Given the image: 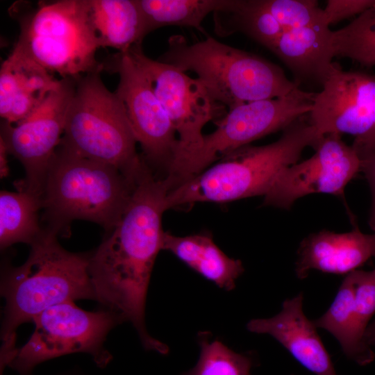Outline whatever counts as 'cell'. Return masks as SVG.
<instances>
[{
  "instance_id": "obj_1",
  "label": "cell",
  "mask_w": 375,
  "mask_h": 375,
  "mask_svg": "<svg viewBox=\"0 0 375 375\" xmlns=\"http://www.w3.org/2000/svg\"><path fill=\"white\" fill-rule=\"evenodd\" d=\"M171 190L167 180L149 167L135 183L113 229L90 255L89 273L96 300L132 323L144 347L167 354L168 347L153 338L144 324L148 286L165 232L162 216Z\"/></svg>"
},
{
  "instance_id": "obj_2",
  "label": "cell",
  "mask_w": 375,
  "mask_h": 375,
  "mask_svg": "<svg viewBox=\"0 0 375 375\" xmlns=\"http://www.w3.org/2000/svg\"><path fill=\"white\" fill-rule=\"evenodd\" d=\"M26 261L8 267L1 283L6 299L0 358L15 348L16 329L33 321L54 305L78 299H95L89 273L90 255L74 253L62 248L58 235L43 228L31 245Z\"/></svg>"
},
{
  "instance_id": "obj_3",
  "label": "cell",
  "mask_w": 375,
  "mask_h": 375,
  "mask_svg": "<svg viewBox=\"0 0 375 375\" xmlns=\"http://www.w3.org/2000/svg\"><path fill=\"white\" fill-rule=\"evenodd\" d=\"M276 141L262 146L247 145L172 188L167 209L197 202L225 203L265 196L279 174L298 162L308 147L315 148L322 135L308 115L290 125Z\"/></svg>"
},
{
  "instance_id": "obj_4",
  "label": "cell",
  "mask_w": 375,
  "mask_h": 375,
  "mask_svg": "<svg viewBox=\"0 0 375 375\" xmlns=\"http://www.w3.org/2000/svg\"><path fill=\"white\" fill-rule=\"evenodd\" d=\"M135 183L110 165L58 146L41 197L42 228L65 235L72 221L83 219L99 224L108 233L119 221Z\"/></svg>"
},
{
  "instance_id": "obj_5",
  "label": "cell",
  "mask_w": 375,
  "mask_h": 375,
  "mask_svg": "<svg viewBox=\"0 0 375 375\" xmlns=\"http://www.w3.org/2000/svg\"><path fill=\"white\" fill-rule=\"evenodd\" d=\"M157 60L196 74L212 97L228 110L284 97L299 87L275 63L210 36L190 44L183 35H172Z\"/></svg>"
},
{
  "instance_id": "obj_6",
  "label": "cell",
  "mask_w": 375,
  "mask_h": 375,
  "mask_svg": "<svg viewBox=\"0 0 375 375\" xmlns=\"http://www.w3.org/2000/svg\"><path fill=\"white\" fill-rule=\"evenodd\" d=\"M97 70L76 78L59 146L79 156L110 165L132 182L149 165L136 151L124 105Z\"/></svg>"
},
{
  "instance_id": "obj_7",
  "label": "cell",
  "mask_w": 375,
  "mask_h": 375,
  "mask_svg": "<svg viewBox=\"0 0 375 375\" xmlns=\"http://www.w3.org/2000/svg\"><path fill=\"white\" fill-rule=\"evenodd\" d=\"M19 24L15 48L49 72L77 78L103 70L96 58L99 48L90 27L87 0L40 1L13 4Z\"/></svg>"
},
{
  "instance_id": "obj_8",
  "label": "cell",
  "mask_w": 375,
  "mask_h": 375,
  "mask_svg": "<svg viewBox=\"0 0 375 375\" xmlns=\"http://www.w3.org/2000/svg\"><path fill=\"white\" fill-rule=\"evenodd\" d=\"M315 95V92L298 87L284 97L244 103L229 109L215 122V130L203 135L196 149L171 165L167 177L178 185L232 151L284 131L310 112Z\"/></svg>"
},
{
  "instance_id": "obj_9",
  "label": "cell",
  "mask_w": 375,
  "mask_h": 375,
  "mask_svg": "<svg viewBox=\"0 0 375 375\" xmlns=\"http://www.w3.org/2000/svg\"><path fill=\"white\" fill-rule=\"evenodd\" d=\"M33 322L35 328L30 339L0 362V372L8 367L19 375H32L41 362L80 352L90 354L99 367L104 368L112 358L104 347L106 336L124 321L109 309L89 312L66 301L47 308Z\"/></svg>"
},
{
  "instance_id": "obj_10",
  "label": "cell",
  "mask_w": 375,
  "mask_h": 375,
  "mask_svg": "<svg viewBox=\"0 0 375 375\" xmlns=\"http://www.w3.org/2000/svg\"><path fill=\"white\" fill-rule=\"evenodd\" d=\"M322 135L347 133L364 163L375 156V76L340 66L316 92L308 114Z\"/></svg>"
},
{
  "instance_id": "obj_11",
  "label": "cell",
  "mask_w": 375,
  "mask_h": 375,
  "mask_svg": "<svg viewBox=\"0 0 375 375\" xmlns=\"http://www.w3.org/2000/svg\"><path fill=\"white\" fill-rule=\"evenodd\" d=\"M126 52L149 79L176 130L178 148L173 163L201 144L203 127L222 119L227 112L226 107L212 97L197 78L147 56L142 44Z\"/></svg>"
},
{
  "instance_id": "obj_12",
  "label": "cell",
  "mask_w": 375,
  "mask_h": 375,
  "mask_svg": "<svg viewBox=\"0 0 375 375\" xmlns=\"http://www.w3.org/2000/svg\"><path fill=\"white\" fill-rule=\"evenodd\" d=\"M76 83V78H61L59 86L24 119L15 124L2 121L0 140L25 170L18 190L41 199L49 164L64 133Z\"/></svg>"
},
{
  "instance_id": "obj_13",
  "label": "cell",
  "mask_w": 375,
  "mask_h": 375,
  "mask_svg": "<svg viewBox=\"0 0 375 375\" xmlns=\"http://www.w3.org/2000/svg\"><path fill=\"white\" fill-rule=\"evenodd\" d=\"M103 67L119 74L115 92L124 105L136 141L142 149L141 156L151 168L167 170L177 153L178 139L149 79L126 51L112 55Z\"/></svg>"
},
{
  "instance_id": "obj_14",
  "label": "cell",
  "mask_w": 375,
  "mask_h": 375,
  "mask_svg": "<svg viewBox=\"0 0 375 375\" xmlns=\"http://www.w3.org/2000/svg\"><path fill=\"white\" fill-rule=\"evenodd\" d=\"M309 158L285 169L264 196L263 205L289 210L311 194L344 197V189L362 163L351 146L338 133L324 135Z\"/></svg>"
},
{
  "instance_id": "obj_15",
  "label": "cell",
  "mask_w": 375,
  "mask_h": 375,
  "mask_svg": "<svg viewBox=\"0 0 375 375\" xmlns=\"http://www.w3.org/2000/svg\"><path fill=\"white\" fill-rule=\"evenodd\" d=\"M303 294L285 300L276 315L250 320L247 329L269 334L304 367L316 375H338L313 321L303 311Z\"/></svg>"
},
{
  "instance_id": "obj_16",
  "label": "cell",
  "mask_w": 375,
  "mask_h": 375,
  "mask_svg": "<svg viewBox=\"0 0 375 375\" xmlns=\"http://www.w3.org/2000/svg\"><path fill=\"white\" fill-rule=\"evenodd\" d=\"M375 257V233L366 234L357 227L337 233L322 230L310 234L300 243L295 272L300 279L311 270L348 274Z\"/></svg>"
},
{
  "instance_id": "obj_17",
  "label": "cell",
  "mask_w": 375,
  "mask_h": 375,
  "mask_svg": "<svg viewBox=\"0 0 375 375\" xmlns=\"http://www.w3.org/2000/svg\"><path fill=\"white\" fill-rule=\"evenodd\" d=\"M60 79L16 48L0 69V116L15 124L35 110Z\"/></svg>"
},
{
  "instance_id": "obj_18",
  "label": "cell",
  "mask_w": 375,
  "mask_h": 375,
  "mask_svg": "<svg viewBox=\"0 0 375 375\" xmlns=\"http://www.w3.org/2000/svg\"><path fill=\"white\" fill-rule=\"evenodd\" d=\"M332 33L324 24L286 29L272 52L299 80L322 85L339 66L333 62Z\"/></svg>"
},
{
  "instance_id": "obj_19",
  "label": "cell",
  "mask_w": 375,
  "mask_h": 375,
  "mask_svg": "<svg viewBox=\"0 0 375 375\" xmlns=\"http://www.w3.org/2000/svg\"><path fill=\"white\" fill-rule=\"evenodd\" d=\"M87 9L99 48L126 52L148 34L138 0H87Z\"/></svg>"
},
{
  "instance_id": "obj_20",
  "label": "cell",
  "mask_w": 375,
  "mask_h": 375,
  "mask_svg": "<svg viewBox=\"0 0 375 375\" xmlns=\"http://www.w3.org/2000/svg\"><path fill=\"white\" fill-rule=\"evenodd\" d=\"M163 250L219 288L231 291L244 269L240 260L225 254L206 233L177 236L165 232Z\"/></svg>"
},
{
  "instance_id": "obj_21",
  "label": "cell",
  "mask_w": 375,
  "mask_h": 375,
  "mask_svg": "<svg viewBox=\"0 0 375 375\" xmlns=\"http://www.w3.org/2000/svg\"><path fill=\"white\" fill-rule=\"evenodd\" d=\"M313 323L316 328L327 331L336 338L348 358L360 365L373 361L375 354L365 342L358 324L351 272L342 281L329 308Z\"/></svg>"
},
{
  "instance_id": "obj_22",
  "label": "cell",
  "mask_w": 375,
  "mask_h": 375,
  "mask_svg": "<svg viewBox=\"0 0 375 375\" xmlns=\"http://www.w3.org/2000/svg\"><path fill=\"white\" fill-rule=\"evenodd\" d=\"M213 17L217 35L225 37L240 32L271 51L284 32L262 0H228Z\"/></svg>"
},
{
  "instance_id": "obj_23",
  "label": "cell",
  "mask_w": 375,
  "mask_h": 375,
  "mask_svg": "<svg viewBox=\"0 0 375 375\" xmlns=\"http://www.w3.org/2000/svg\"><path fill=\"white\" fill-rule=\"evenodd\" d=\"M41 199L23 190L0 192V247L5 249L13 244L31 245L42 233L38 212Z\"/></svg>"
},
{
  "instance_id": "obj_24",
  "label": "cell",
  "mask_w": 375,
  "mask_h": 375,
  "mask_svg": "<svg viewBox=\"0 0 375 375\" xmlns=\"http://www.w3.org/2000/svg\"><path fill=\"white\" fill-rule=\"evenodd\" d=\"M228 0H138L148 34L167 26L201 30L206 16L222 8Z\"/></svg>"
},
{
  "instance_id": "obj_25",
  "label": "cell",
  "mask_w": 375,
  "mask_h": 375,
  "mask_svg": "<svg viewBox=\"0 0 375 375\" xmlns=\"http://www.w3.org/2000/svg\"><path fill=\"white\" fill-rule=\"evenodd\" d=\"M335 57L348 58L365 67L375 65V5L344 27L333 31Z\"/></svg>"
},
{
  "instance_id": "obj_26",
  "label": "cell",
  "mask_w": 375,
  "mask_h": 375,
  "mask_svg": "<svg viewBox=\"0 0 375 375\" xmlns=\"http://www.w3.org/2000/svg\"><path fill=\"white\" fill-rule=\"evenodd\" d=\"M201 353L197 365L183 375H250L251 358L238 353L221 341L199 335Z\"/></svg>"
},
{
  "instance_id": "obj_27",
  "label": "cell",
  "mask_w": 375,
  "mask_h": 375,
  "mask_svg": "<svg viewBox=\"0 0 375 375\" xmlns=\"http://www.w3.org/2000/svg\"><path fill=\"white\" fill-rule=\"evenodd\" d=\"M263 6L284 28L328 25L324 10L315 0H262Z\"/></svg>"
},
{
  "instance_id": "obj_28",
  "label": "cell",
  "mask_w": 375,
  "mask_h": 375,
  "mask_svg": "<svg viewBox=\"0 0 375 375\" xmlns=\"http://www.w3.org/2000/svg\"><path fill=\"white\" fill-rule=\"evenodd\" d=\"M351 274L353 281L356 319L365 337L370 319L375 313V268L371 271L356 269Z\"/></svg>"
},
{
  "instance_id": "obj_29",
  "label": "cell",
  "mask_w": 375,
  "mask_h": 375,
  "mask_svg": "<svg viewBox=\"0 0 375 375\" xmlns=\"http://www.w3.org/2000/svg\"><path fill=\"white\" fill-rule=\"evenodd\" d=\"M375 5V0H328L324 10L326 23L331 24L358 16Z\"/></svg>"
},
{
  "instance_id": "obj_30",
  "label": "cell",
  "mask_w": 375,
  "mask_h": 375,
  "mask_svg": "<svg viewBox=\"0 0 375 375\" xmlns=\"http://www.w3.org/2000/svg\"><path fill=\"white\" fill-rule=\"evenodd\" d=\"M361 172L364 173L371 190L372 208L369 222L372 228L375 231V156L362 164Z\"/></svg>"
},
{
  "instance_id": "obj_31",
  "label": "cell",
  "mask_w": 375,
  "mask_h": 375,
  "mask_svg": "<svg viewBox=\"0 0 375 375\" xmlns=\"http://www.w3.org/2000/svg\"><path fill=\"white\" fill-rule=\"evenodd\" d=\"M8 153L4 143L0 140V172L1 178L8 176L9 168L8 165L7 156Z\"/></svg>"
},
{
  "instance_id": "obj_32",
  "label": "cell",
  "mask_w": 375,
  "mask_h": 375,
  "mask_svg": "<svg viewBox=\"0 0 375 375\" xmlns=\"http://www.w3.org/2000/svg\"><path fill=\"white\" fill-rule=\"evenodd\" d=\"M364 338L369 347L375 346V320L367 326Z\"/></svg>"
}]
</instances>
